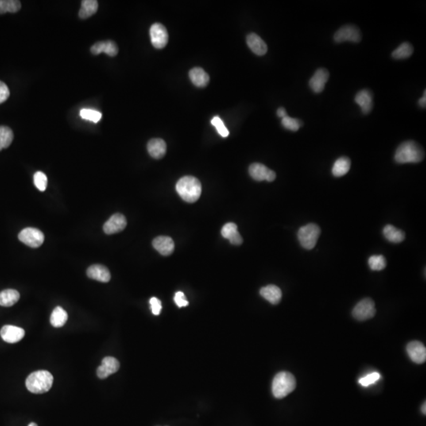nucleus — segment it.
<instances>
[{
    "label": "nucleus",
    "instance_id": "nucleus-1",
    "mask_svg": "<svg viewBox=\"0 0 426 426\" xmlns=\"http://www.w3.org/2000/svg\"><path fill=\"white\" fill-rule=\"evenodd\" d=\"M424 149L415 141H407L400 144L395 153V161L397 164H417L425 158Z\"/></svg>",
    "mask_w": 426,
    "mask_h": 426
},
{
    "label": "nucleus",
    "instance_id": "nucleus-2",
    "mask_svg": "<svg viewBox=\"0 0 426 426\" xmlns=\"http://www.w3.org/2000/svg\"><path fill=\"white\" fill-rule=\"evenodd\" d=\"M202 191L200 181L193 176H185L176 184V191L179 196L189 203L196 202L201 197Z\"/></svg>",
    "mask_w": 426,
    "mask_h": 426
},
{
    "label": "nucleus",
    "instance_id": "nucleus-3",
    "mask_svg": "<svg viewBox=\"0 0 426 426\" xmlns=\"http://www.w3.org/2000/svg\"><path fill=\"white\" fill-rule=\"evenodd\" d=\"M53 376L46 370H39L31 373L27 377L25 385L29 392L34 394H43L52 388Z\"/></svg>",
    "mask_w": 426,
    "mask_h": 426
},
{
    "label": "nucleus",
    "instance_id": "nucleus-4",
    "mask_svg": "<svg viewBox=\"0 0 426 426\" xmlns=\"http://www.w3.org/2000/svg\"><path fill=\"white\" fill-rule=\"evenodd\" d=\"M296 388V380L288 372H280L275 376L272 381V394L276 399H283L293 392Z\"/></svg>",
    "mask_w": 426,
    "mask_h": 426
},
{
    "label": "nucleus",
    "instance_id": "nucleus-5",
    "mask_svg": "<svg viewBox=\"0 0 426 426\" xmlns=\"http://www.w3.org/2000/svg\"><path fill=\"white\" fill-rule=\"evenodd\" d=\"M320 235V228L315 223H309L302 226L298 231V238L304 249H314Z\"/></svg>",
    "mask_w": 426,
    "mask_h": 426
},
{
    "label": "nucleus",
    "instance_id": "nucleus-6",
    "mask_svg": "<svg viewBox=\"0 0 426 426\" xmlns=\"http://www.w3.org/2000/svg\"><path fill=\"white\" fill-rule=\"evenodd\" d=\"M335 43H359L362 40V32L358 26L354 25H346L340 27L334 34Z\"/></svg>",
    "mask_w": 426,
    "mask_h": 426
},
{
    "label": "nucleus",
    "instance_id": "nucleus-7",
    "mask_svg": "<svg viewBox=\"0 0 426 426\" xmlns=\"http://www.w3.org/2000/svg\"><path fill=\"white\" fill-rule=\"evenodd\" d=\"M353 317L360 321L373 318L376 314L375 303L371 299H364L356 305L353 310Z\"/></svg>",
    "mask_w": 426,
    "mask_h": 426
},
{
    "label": "nucleus",
    "instance_id": "nucleus-8",
    "mask_svg": "<svg viewBox=\"0 0 426 426\" xmlns=\"http://www.w3.org/2000/svg\"><path fill=\"white\" fill-rule=\"evenodd\" d=\"M20 241L29 247L37 248L42 245L44 235L42 231L33 227H27L18 234Z\"/></svg>",
    "mask_w": 426,
    "mask_h": 426
},
{
    "label": "nucleus",
    "instance_id": "nucleus-9",
    "mask_svg": "<svg viewBox=\"0 0 426 426\" xmlns=\"http://www.w3.org/2000/svg\"><path fill=\"white\" fill-rule=\"evenodd\" d=\"M150 37L152 45L157 49H162L168 44V31L160 23H155L151 26Z\"/></svg>",
    "mask_w": 426,
    "mask_h": 426
},
{
    "label": "nucleus",
    "instance_id": "nucleus-10",
    "mask_svg": "<svg viewBox=\"0 0 426 426\" xmlns=\"http://www.w3.org/2000/svg\"><path fill=\"white\" fill-rule=\"evenodd\" d=\"M249 173L256 181L261 182L274 181L276 178V174L275 171L268 169L266 166L259 163H254L249 166Z\"/></svg>",
    "mask_w": 426,
    "mask_h": 426
},
{
    "label": "nucleus",
    "instance_id": "nucleus-11",
    "mask_svg": "<svg viewBox=\"0 0 426 426\" xmlns=\"http://www.w3.org/2000/svg\"><path fill=\"white\" fill-rule=\"evenodd\" d=\"M329 72L325 68H319L310 78L309 86L315 94H320L324 90L326 83L329 79Z\"/></svg>",
    "mask_w": 426,
    "mask_h": 426
},
{
    "label": "nucleus",
    "instance_id": "nucleus-12",
    "mask_svg": "<svg viewBox=\"0 0 426 426\" xmlns=\"http://www.w3.org/2000/svg\"><path fill=\"white\" fill-rule=\"evenodd\" d=\"M126 224L127 222H126V217L122 214L116 213L110 217V219L105 223L104 231L106 234H116L126 228Z\"/></svg>",
    "mask_w": 426,
    "mask_h": 426
},
{
    "label": "nucleus",
    "instance_id": "nucleus-13",
    "mask_svg": "<svg viewBox=\"0 0 426 426\" xmlns=\"http://www.w3.org/2000/svg\"><path fill=\"white\" fill-rule=\"evenodd\" d=\"M120 364L116 358L106 357L97 370V376L101 379H106L110 375L116 373L119 369Z\"/></svg>",
    "mask_w": 426,
    "mask_h": 426
},
{
    "label": "nucleus",
    "instance_id": "nucleus-14",
    "mask_svg": "<svg viewBox=\"0 0 426 426\" xmlns=\"http://www.w3.org/2000/svg\"><path fill=\"white\" fill-rule=\"evenodd\" d=\"M356 104L362 109L364 114L371 112L373 108V94L369 90H360L354 97Z\"/></svg>",
    "mask_w": 426,
    "mask_h": 426
},
{
    "label": "nucleus",
    "instance_id": "nucleus-15",
    "mask_svg": "<svg viewBox=\"0 0 426 426\" xmlns=\"http://www.w3.org/2000/svg\"><path fill=\"white\" fill-rule=\"evenodd\" d=\"M407 353L411 359L417 364H423L426 360V349L419 341H412L407 346Z\"/></svg>",
    "mask_w": 426,
    "mask_h": 426
},
{
    "label": "nucleus",
    "instance_id": "nucleus-16",
    "mask_svg": "<svg viewBox=\"0 0 426 426\" xmlns=\"http://www.w3.org/2000/svg\"><path fill=\"white\" fill-rule=\"evenodd\" d=\"M0 335L5 342L15 343L25 336V331L21 327L13 325H5L0 331Z\"/></svg>",
    "mask_w": 426,
    "mask_h": 426
},
{
    "label": "nucleus",
    "instance_id": "nucleus-17",
    "mask_svg": "<svg viewBox=\"0 0 426 426\" xmlns=\"http://www.w3.org/2000/svg\"><path fill=\"white\" fill-rule=\"evenodd\" d=\"M152 245L163 256L171 255L175 249L173 240L168 236H159L152 241Z\"/></svg>",
    "mask_w": 426,
    "mask_h": 426
},
{
    "label": "nucleus",
    "instance_id": "nucleus-18",
    "mask_svg": "<svg viewBox=\"0 0 426 426\" xmlns=\"http://www.w3.org/2000/svg\"><path fill=\"white\" fill-rule=\"evenodd\" d=\"M91 52L95 55L105 52L110 57H114L118 54V48L117 44L112 40L99 41L92 46Z\"/></svg>",
    "mask_w": 426,
    "mask_h": 426
},
{
    "label": "nucleus",
    "instance_id": "nucleus-19",
    "mask_svg": "<svg viewBox=\"0 0 426 426\" xmlns=\"http://www.w3.org/2000/svg\"><path fill=\"white\" fill-rule=\"evenodd\" d=\"M246 42L249 49L257 55L261 56L265 55L268 52V46L265 44V41L256 33H250L248 35Z\"/></svg>",
    "mask_w": 426,
    "mask_h": 426
},
{
    "label": "nucleus",
    "instance_id": "nucleus-20",
    "mask_svg": "<svg viewBox=\"0 0 426 426\" xmlns=\"http://www.w3.org/2000/svg\"><path fill=\"white\" fill-rule=\"evenodd\" d=\"M87 276L101 283H107L110 280V273L104 265H94L88 268Z\"/></svg>",
    "mask_w": 426,
    "mask_h": 426
},
{
    "label": "nucleus",
    "instance_id": "nucleus-21",
    "mask_svg": "<svg viewBox=\"0 0 426 426\" xmlns=\"http://www.w3.org/2000/svg\"><path fill=\"white\" fill-rule=\"evenodd\" d=\"M221 234L223 238L228 239L233 245H239L243 242L242 236L238 231V226L235 223H226L221 230Z\"/></svg>",
    "mask_w": 426,
    "mask_h": 426
},
{
    "label": "nucleus",
    "instance_id": "nucleus-22",
    "mask_svg": "<svg viewBox=\"0 0 426 426\" xmlns=\"http://www.w3.org/2000/svg\"><path fill=\"white\" fill-rule=\"evenodd\" d=\"M147 149L152 158L161 159L165 156L167 152V145L164 140L154 138L149 141Z\"/></svg>",
    "mask_w": 426,
    "mask_h": 426
},
{
    "label": "nucleus",
    "instance_id": "nucleus-23",
    "mask_svg": "<svg viewBox=\"0 0 426 426\" xmlns=\"http://www.w3.org/2000/svg\"><path fill=\"white\" fill-rule=\"evenodd\" d=\"M260 294L264 299L273 305L279 304L281 301V290L276 285H268L261 288Z\"/></svg>",
    "mask_w": 426,
    "mask_h": 426
},
{
    "label": "nucleus",
    "instance_id": "nucleus-24",
    "mask_svg": "<svg viewBox=\"0 0 426 426\" xmlns=\"http://www.w3.org/2000/svg\"><path fill=\"white\" fill-rule=\"evenodd\" d=\"M189 75L193 84L197 87H206L210 82V76L200 67L193 68L189 73Z\"/></svg>",
    "mask_w": 426,
    "mask_h": 426
},
{
    "label": "nucleus",
    "instance_id": "nucleus-25",
    "mask_svg": "<svg viewBox=\"0 0 426 426\" xmlns=\"http://www.w3.org/2000/svg\"><path fill=\"white\" fill-rule=\"evenodd\" d=\"M383 234L384 238L388 240V242L392 243H400L405 239V233L400 229L396 228V226L388 224L384 226L383 229Z\"/></svg>",
    "mask_w": 426,
    "mask_h": 426
},
{
    "label": "nucleus",
    "instance_id": "nucleus-26",
    "mask_svg": "<svg viewBox=\"0 0 426 426\" xmlns=\"http://www.w3.org/2000/svg\"><path fill=\"white\" fill-rule=\"evenodd\" d=\"M351 161L346 156H342L340 158L337 159L333 164L331 173L335 177H342L346 175L350 171Z\"/></svg>",
    "mask_w": 426,
    "mask_h": 426
},
{
    "label": "nucleus",
    "instance_id": "nucleus-27",
    "mask_svg": "<svg viewBox=\"0 0 426 426\" xmlns=\"http://www.w3.org/2000/svg\"><path fill=\"white\" fill-rule=\"evenodd\" d=\"M20 294L13 289H6L0 292V306L10 307L18 302Z\"/></svg>",
    "mask_w": 426,
    "mask_h": 426
},
{
    "label": "nucleus",
    "instance_id": "nucleus-28",
    "mask_svg": "<svg viewBox=\"0 0 426 426\" xmlns=\"http://www.w3.org/2000/svg\"><path fill=\"white\" fill-rule=\"evenodd\" d=\"M98 7L99 4L97 0H83L78 15L82 19H86L95 14L98 10Z\"/></svg>",
    "mask_w": 426,
    "mask_h": 426
},
{
    "label": "nucleus",
    "instance_id": "nucleus-29",
    "mask_svg": "<svg viewBox=\"0 0 426 426\" xmlns=\"http://www.w3.org/2000/svg\"><path fill=\"white\" fill-rule=\"evenodd\" d=\"M68 319L67 313L62 307H57L52 311L50 321L55 327H61L67 323Z\"/></svg>",
    "mask_w": 426,
    "mask_h": 426
},
{
    "label": "nucleus",
    "instance_id": "nucleus-30",
    "mask_svg": "<svg viewBox=\"0 0 426 426\" xmlns=\"http://www.w3.org/2000/svg\"><path fill=\"white\" fill-rule=\"evenodd\" d=\"M414 53V47L411 43H402L392 53V56L395 59H406L411 57Z\"/></svg>",
    "mask_w": 426,
    "mask_h": 426
},
{
    "label": "nucleus",
    "instance_id": "nucleus-31",
    "mask_svg": "<svg viewBox=\"0 0 426 426\" xmlns=\"http://www.w3.org/2000/svg\"><path fill=\"white\" fill-rule=\"evenodd\" d=\"M13 140L12 129L7 126H0V151L10 146Z\"/></svg>",
    "mask_w": 426,
    "mask_h": 426
},
{
    "label": "nucleus",
    "instance_id": "nucleus-32",
    "mask_svg": "<svg viewBox=\"0 0 426 426\" xmlns=\"http://www.w3.org/2000/svg\"><path fill=\"white\" fill-rule=\"evenodd\" d=\"M21 4L18 0H0V14L16 13L21 9Z\"/></svg>",
    "mask_w": 426,
    "mask_h": 426
},
{
    "label": "nucleus",
    "instance_id": "nucleus-33",
    "mask_svg": "<svg viewBox=\"0 0 426 426\" xmlns=\"http://www.w3.org/2000/svg\"><path fill=\"white\" fill-rule=\"evenodd\" d=\"M369 268L373 271H381L386 268L387 261L383 255H373L368 261Z\"/></svg>",
    "mask_w": 426,
    "mask_h": 426
},
{
    "label": "nucleus",
    "instance_id": "nucleus-34",
    "mask_svg": "<svg viewBox=\"0 0 426 426\" xmlns=\"http://www.w3.org/2000/svg\"><path fill=\"white\" fill-rule=\"evenodd\" d=\"M282 125L287 129L291 131L296 132L299 130V128L304 125V122L299 118H291V117L286 116L282 118Z\"/></svg>",
    "mask_w": 426,
    "mask_h": 426
},
{
    "label": "nucleus",
    "instance_id": "nucleus-35",
    "mask_svg": "<svg viewBox=\"0 0 426 426\" xmlns=\"http://www.w3.org/2000/svg\"><path fill=\"white\" fill-rule=\"evenodd\" d=\"M80 115L84 119L92 121V122H99L102 117V114L98 110H92V109H82L80 111Z\"/></svg>",
    "mask_w": 426,
    "mask_h": 426
},
{
    "label": "nucleus",
    "instance_id": "nucleus-36",
    "mask_svg": "<svg viewBox=\"0 0 426 426\" xmlns=\"http://www.w3.org/2000/svg\"><path fill=\"white\" fill-rule=\"evenodd\" d=\"M33 180H34V185L36 188L38 189L40 191H44L48 186V178L46 176L45 174L43 173L41 171H37L34 174L33 176Z\"/></svg>",
    "mask_w": 426,
    "mask_h": 426
},
{
    "label": "nucleus",
    "instance_id": "nucleus-37",
    "mask_svg": "<svg viewBox=\"0 0 426 426\" xmlns=\"http://www.w3.org/2000/svg\"><path fill=\"white\" fill-rule=\"evenodd\" d=\"M212 124L216 128L217 132L223 137H228V129L224 126L223 121L219 117L215 116L212 120Z\"/></svg>",
    "mask_w": 426,
    "mask_h": 426
},
{
    "label": "nucleus",
    "instance_id": "nucleus-38",
    "mask_svg": "<svg viewBox=\"0 0 426 426\" xmlns=\"http://www.w3.org/2000/svg\"><path fill=\"white\" fill-rule=\"evenodd\" d=\"M380 378H381L380 373L374 372V373H369L367 376L360 379L359 383L362 384V386L367 387L378 381Z\"/></svg>",
    "mask_w": 426,
    "mask_h": 426
},
{
    "label": "nucleus",
    "instance_id": "nucleus-39",
    "mask_svg": "<svg viewBox=\"0 0 426 426\" xmlns=\"http://www.w3.org/2000/svg\"><path fill=\"white\" fill-rule=\"evenodd\" d=\"M149 303H150L152 314L156 316L160 315L162 310L161 302H160V299L155 297L152 298L149 301Z\"/></svg>",
    "mask_w": 426,
    "mask_h": 426
},
{
    "label": "nucleus",
    "instance_id": "nucleus-40",
    "mask_svg": "<svg viewBox=\"0 0 426 426\" xmlns=\"http://www.w3.org/2000/svg\"><path fill=\"white\" fill-rule=\"evenodd\" d=\"M10 97V90L4 82L0 81V104L3 103Z\"/></svg>",
    "mask_w": 426,
    "mask_h": 426
},
{
    "label": "nucleus",
    "instance_id": "nucleus-41",
    "mask_svg": "<svg viewBox=\"0 0 426 426\" xmlns=\"http://www.w3.org/2000/svg\"><path fill=\"white\" fill-rule=\"evenodd\" d=\"M174 300H175V304L177 305L179 307H185L189 305L188 301L186 299L184 293L182 291H179L175 294Z\"/></svg>",
    "mask_w": 426,
    "mask_h": 426
},
{
    "label": "nucleus",
    "instance_id": "nucleus-42",
    "mask_svg": "<svg viewBox=\"0 0 426 426\" xmlns=\"http://www.w3.org/2000/svg\"><path fill=\"white\" fill-rule=\"evenodd\" d=\"M419 105L422 108H426V91L425 90L424 94L421 97L419 101Z\"/></svg>",
    "mask_w": 426,
    "mask_h": 426
},
{
    "label": "nucleus",
    "instance_id": "nucleus-43",
    "mask_svg": "<svg viewBox=\"0 0 426 426\" xmlns=\"http://www.w3.org/2000/svg\"><path fill=\"white\" fill-rule=\"evenodd\" d=\"M276 113H277L278 117H280L281 118L288 116V114H287V111H286V109L284 107H280V108L278 109L277 112Z\"/></svg>",
    "mask_w": 426,
    "mask_h": 426
},
{
    "label": "nucleus",
    "instance_id": "nucleus-44",
    "mask_svg": "<svg viewBox=\"0 0 426 426\" xmlns=\"http://www.w3.org/2000/svg\"><path fill=\"white\" fill-rule=\"evenodd\" d=\"M426 403H424V404H423V407H422V411H423V413L424 414V415H426Z\"/></svg>",
    "mask_w": 426,
    "mask_h": 426
},
{
    "label": "nucleus",
    "instance_id": "nucleus-45",
    "mask_svg": "<svg viewBox=\"0 0 426 426\" xmlns=\"http://www.w3.org/2000/svg\"><path fill=\"white\" fill-rule=\"evenodd\" d=\"M37 426V425H36V423H31L30 424H29V426Z\"/></svg>",
    "mask_w": 426,
    "mask_h": 426
}]
</instances>
